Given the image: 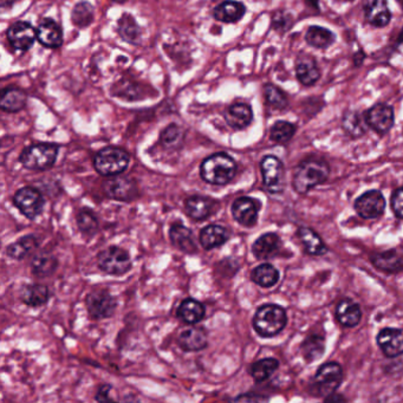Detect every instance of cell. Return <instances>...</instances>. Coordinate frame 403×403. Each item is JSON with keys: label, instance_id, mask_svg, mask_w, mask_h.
<instances>
[{"label": "cell", "instance_id": "cell-1", "mask_svg": "<svg viewBox=\"0 0 403 403\" xmlns=\"http://www.w3.org/2000/svg\"><path fill=\"white\" fill-rule=\"evenodd\" d=\"M329 165L320 157H309L302 161L294 174V188L299 194H308L312 188L329 178Z\"/></svg>", "mask_w": 403, "mask_h": 403}, {"label": "cell", "instance_id": "cell-2", "mask_svg": "<svg viewBox=\"0 0 403 403\" xmlns=\"http://www.w3.org/2000/svg\"><path fill=\"white\" fill-rule=\"evenodd\" d=\"M201 178L216 186H225L237 174V164L229 154L217 153L208 156L200 167Z\"/></svg>", "mask_w": 403, "mask_h": 403}, {"label": "cell", "instance_id": "cell-3", "mask_svg": "<svg viewBox=\"0 0 403 403\" xmlns=\"http://www.w3.org/2000/svg\"><path fill=\"white\" fill-rule=\"evenodd\" d=\"M286 323L285 310L277 304H265L253 317V328L261 337H273L282 333Z\"/></svg>", "mask_w": 403, "mask_h": 403}, {"label": "cell", "instance_id": "cell-4", "mask_svg": "<svg viewBox=\"0 0 403 403\" xmlns=\"http://www.w3.org/2000/svg\"><path fill=\"white\" fill-rule=\"evenodd\" d=\"M60 148L53 143H38L25 148L19 156V161L25 168L45 170L55 165Z\"/></svg>", "mask_w": 403, "mask_h": 403}, {"label": "cell", "instance_id": "cell-5", "mask_svg": "<svg viewBox=\"0 0 403 403\" xmlns=\"http://www.w3.org/2000/svg\"><path fill=\"white\" fill-rule=\"evenodd\" d=\"M129 165V155L121 148L107 147L97 153L94 167L103 177H116L123 173Z\"/></svg>", "mask_w": 403, "mask_h": 403}, {"label": "cell", "instance_id": "cell-6", "mask_svg": "<svg viewBox=\"0 0 403 403\" xmlns=\"http://www.w3.org/2000/svg\"><path fill=\"white\" fill-rule=\"evenodd\" d=\"M342 381V367L336 362H329L317 370L312 381V388L318 396H328L337 390Z\"/></svg>", "mask_w": 403, "mask_h": 403}, {"label": "cell", "instance_id": "cell-7", "mask_svg": "<svg viewBox=\"0 0 403 403\" xmlns=\"http://www.w3.org/2000/svg\"><path fill=\"white\" fill-rule=\"evenodd\" d=\"M97 264L103 272L112 276H121L131 269L129 253L117 246H110L101 252Z\"/></svg>", "mask_w": 403, "mask_h": 403}, {"label": "cell", "instance_id": "cell-8", "mask_svg": "<svg viewBox=\"0 0 403 403\" xmlns=\"http://www.w3.org/2000/svg\"><path fill=\"white\" fill-rule=\"evenodd\" d=\"M13 204L27 219H36L43 212L45 200L38 190L26 186L16 192L13 196Z\"/></svg>", "mask_w": 403, "mask_h": 403}, {"label": "cell", "instance_id": "cell-9", "mask_svg": "<svg viewBox=\"0 0 403 403\" xmlns=\"http://www.w3.org/2000/svg\"><path fill=\"white\" fill-rule=\"evenodd\" d=\"M264 186L272 194H279L284 190V166L273 155L265 156L260 164Z\"/></svg>", "mask_w": 403, "mask_h": 403}, {"label": "cell", "instance_id": "cell-10", "mask_svg": "<svg viewBox=\"0 0 403 403\" xmlns=\"http://www.w3.org/2000/svg\"><path fill=\"white\" fill-rule=\"evenodd\" d=\"M88 312L94 320H104L113 316L116 310V299L107 290H95L86 299Z\"/></svg>", "mask_w": 403, "mask_h": 403}, {"label": "cell", "instance_id": "cell-11", "mask_svg": "<svg viewBox=\"0 0 403 403\" xmlns=\"http://www.w3.org/2000/svg\"><path fill=\"white\" fill-rule=\"evenodd\" d=\"M364 120L378 134H386L394 126V110L388 104L377 103L369 109Z\"/></svg>", "mask_w": 403, "mask_h": 403}, {"label": "cell", "instance_id": "cell-12", "mask_svg": "<svg viewBox=\"0 0 403 403\" xmlns=\"http://www.w3.org/2000/svg\"><path fill=\"white\" fill-rule=\"evenodd\" d=\"M386 200L381 192L369 191L355 201L356 212L364 219H375L385 212Z\"/></svg>", "mask_w": 403, "mask_h": 403}, {"label": "cell", "instance_id": "cell-13", "mask_svg": "<svg viewBox=\"0 0 403 403\" xmlns=\"http://www.w3.org/2000/svg\"><path fill=\"white\" fill-rule=\"evenodd\" d=\"M8 38L13 49L21 50V51H27L35 44L37 39V31L29 23H14L10 26Z\"/></svg>", "mask_w": 403, "mask_h": 403}, {"label": "cell", "instance_id": "cell-14", "mask_svg": "<svg viewBox=\"0 0 403 403\" xmlns=\"http://www.w3.org/2000/svg\"><path fill=\"white\" fill-rule=\"evenodd\" d=\"M260 203L258 200L248 196H242L234 201L232 205V214L235 220L242 226L252 227L257 224Z\"/></svg>", "mask_w": 403, "mask_h": 403}, {"label": "cell", "instance_id": "cell-15", "mask_svg": "<svg viewBox=\"0 0 403 403\" xmlns=\"http://www.w3.org/2000/svg\"><path fill=\"white\" fill-rule=\"evenodd\" d=\"M104 193L118 201H131L138 196V186L133 180L125 177H115L104 182Z\"/></svg>", "mask_w": 403, "mask_h": 403}, {"label": "cell", "instance_id": "cell-16", "mask_svg": "<svg viewBox=\"0 0 403 403\" xmlns=\"http://www.w3.org/2000/svg\"><path fill=\"white\" fill-rule=\"evenodd\" d=\"M377 344L382 352L390 359L403 354V329L386 328L377 335Z\"/></svg>", "mask_w": 403, "mask_h": 403}, {"label": "cell", "instance_id": "cell-17", "mask_svg": "<svg viewBox=\"0 0 403 403\" xmlns=\"http://www.w3.org/2000/svg\"><path fill=\"white\" fill-rule=\"evenodd\" d=\"M365 19L376 27H385L391 19L387 0H363Z\"/></svg>", "mask_w": 403, "mask_h": 403}, {"label": "cell", "instance_id": "cell-18", "mask_svg": "<svg viewBox=\"0 0 403 403\" xmlns=\"http://www.w3.org/2000/svg\"><path fill=\"white\" fill-rule=\"evenodd\" d=\"M39 43L49 49H58L63 44V31L52 19H44L37 30Z\"/></svg>", "mask_w": 403, "mask_h": 403}, {"label": "cell", "instance_id": "cell-19", "mask_svg": "<svg viewBox=\"0 0 403 403\" xmlns=\"http://www.w3.org/2000/svg\"><path fill=\"white\" fill-rule=\"evenodd\" d=\"M169 238L174 246L180 251L188 255H194L198 251V245L195 243L192 231L182 224L172 225L169 230Z\"/></svg>", "mask_w": 403, "mask_h": 403}, {"label": "cell", "instance_id": "cell-20", "mask_svg": "<svg viewBox=\"0 0 403 403\" xmlns=\"http://www.w3.org/2000/svg\"><path fill=\"white\" fill-rule=\"evenodd\" d=\"M281 246L282 242L277 234L266 233L257 239L252 246V252L257 259L268 260L277 256Z\"/></svg>", "mask_w": 403, "mask_h": 403}, {"label": "cell", "instance_id": "cell-21", "mask_svg": "<svg viewBox=\"0 0 403 403\" xmlns=\"http://www.w3.org/2000/svg\"><path fill=\"white\" fill-rule=\"evenodd\" d=\"M296 75L303 86L311 87L321 77V71L311 56H300L296 62Z\"/></svg>", "mask_w": 403, "mask_h": 403}, {"label": "cell", "instance_id": "cell-22", "mask_svg": "<svg viewBox=\"0 0 403 403\" xmlns=\"http://www.w3.org/2000/svg\"><path fill=\"white\" fill-rule=\"evenodd\" d=\"M178 343L182 350L199 351L207 347V333L203 328H190L179 335Z\"/></svg>", "mask_w": 403, "mask_h": 403}, {"label": "cell", "instance_id": "cell-23", "mask_svg": "<svg viewBox=\"0 0 403 403\" xmlns=\"http://www.w3.org/2000/svg\"><path fill=\"white\" fill-rule=\"evenodd\" d=\"M225 120L227 125L233 129H245L251 125L253 113L250 105L245 103H235L231 105L226 112Z\"/></svg>", "mask_w": 403, "mask_h": 403}, {"label": "cell", "instance_id": "cell-24", "mask_svg": "<svg viewBox=\"0 0 403 403\" xmlns=\"http://www.w3.org/2000/svg\"><path fill=\"white\" fill-rule=\"evenodd\" d=\"M337 321L347 328H354L359 324L362 318V310L360 305L351 299H343L336 308Z\"/></svg>", "mask_w": 403, "mask_h": 403}, {"label": "cell", "instance_id": "cell-25", "mask_svg": "<svg viewBox=\"0 0 403 403\" xmlns=\"http://www.w3.org/2000/svg\"><path fill=\"white\" fill-rule=\"evenodd\" d=\"M246 8L243 3L234 1V0H227L218 5L217 8L213 11L214 18L222 23H237L245 16Z\"/></svg>", "mask_w": 403, "mask_h": 403}, {"label": "cell", "instance_id": "cell-26", "mask_svg": "<svg viewBox=\"0 0 403 403\" xmlns=\"http://www.w3.org/2000/svg\"><path fill=\"white\" fill-rule=\"evenodd\" d=\"M229 232L220 225H208L200 232V244L205 250H213L229 240Z\"/></svg>", "mask_w": 403, "mask_h": 403}, {"label": "cell", "instance_id": "cell-27", "mask_svg": "<svg viewBox=\"0 0 403 403\" xmlns=\"http://www.w3.org/2000/svg\"><path fill=\"white\" fill-rule=\"evenodd\" d=\"M49 289L42 284H30L25 285L21 291V299L23 303L30 308H39L48 303Z\"/></svg>", "mask_w": 403, "mask_h": 403}, {"label": "cell", "instance_id": "cell-28", "mask_svg": "<svg viewBox=\"0 0 403 403\" xmlns=\"http://www.w3.org/2000/svg\"><path fill=\"white\" fill-rule=\"evenodd\" d=\"M206 309L204 305L193 298L182 300L178 309V317L187 324H196L204 320Z\"/></svg>", "mask_w": 403, "mask_h": 403}, {"label": "cell", "instance_id": "cell-29", "mask_svg": "<svg viewBox=\"0 0 403 403\" xmlns=\"http://www.w3.org/2000/svg\"><path fill=\"white\" fill-rule=\"evenodd\" d=\"M186 212L194 220H204L212 212V200L201 196L193 195L185 201Z\"/></svg>", "mask_w": 403, "mask_h": 403}, {"label": "cell", "instance_id": "cell-30", "mask_svg": "<svg viewBox=\"0 0 403 403\" xmlns=\"http://www.w3.org/2000/svg\"><path fill=\"white\" fill-rule=\"evenodd\" d=\"M299 239L303 244L305 251L312 256H322L328 251L321 237L315 232V231L309 229V227H299L298 232Z\"/></svg>", "mask_w": 403, "mask_h": 403}, {"label": "cell", "instance_id": "cell-31", "mask_svg": "<svg viewBox=\"0 0 403 403\" xmlns=\"http://www.w3.org/2000/svg\"><path fill=\"white\" fill-rule=\"evenodd\" d=\"M372 260L377 269L386 272H399L403 269V256L394 250L377 253Z\"/></svg>", "mask_w": 403, "mask_h": 403}, {"label": "cell", "instance_id": "cell-32", "mask_svg": "<svg viewBox=\"0 0 403 403\" xmlns=\"http://www.w3.org/2000/svg\"><path fill=\"white\" fill-rule=\"evenodd\" d=\"M37 247H38V240L35 235H25L9 245L6 248V253L12 259L22 260L35 251Z\"/></svg>", "mask_w": 403, "mask_h": 403}, {"label": "cell", "instance_id": "cell-33", "mask_svg": "<svg viewBox=\"0 0 403 403\" xmlns=\"http://www.w3.org/2000/svg\"><path fill=\"white\" fill-rule=\"evenodd\" d=\"M57 265L58 261L55 257L48 252H40L32 259L31 270L36 277L47 278L56 271Z\"/></svg>", "mask_w": 403, "mask_h": 403}, {"label": "cell", "instance_id": "cell-34", "mask_svg": "<svg viewBox=\"0 0 403 403\" xmlns=\"http://www.w3.org/2000/svg\"><path fill=\"white\" fill-rule=\"evenodd\" d=\"M26 100V94L21 89H6L3 91L0 107L6 113H17L25 107Z\"/></svg>", "mask_w": 403, "mask_h": 403}, {"label": "cell", "instance_id": "cell-35", "mask_svg": "<svg viewBox=\"0 0 403 403\" xmlns=\"http://www.w3.org/2000/svg\"><path fill=\"white\" fill-rule=\"evenodd\" d=\"M117 32L121 36L123 40L130 44H136L141 37V27L138 25L134 17H131L128 13H125L117 24Z\"/></svg>", "mask_w": 403, "mask_h": 403}, {"label": "cell", "instance_id": "cell-36", "mask_svg": "<svg viewBox=\"0 0 403 403\" xmlns=\"http://www.w3.org/2000/svg\"><path fill=\"white\" fill-rule=\"evenodd\" d=\"M305 39H307L309 45H311L313 48L326 49L335 43L336 37L331 31L325 29V27L310 26L307 36H305Z\"/></svg>", "mask_w": 403, "mask_h": 403}, {"label": "cell", "instance_id": "cell-37", "mask_svg": "<svg viewBox=\"0 0 403 403\" xmlns=\"http://www.w3.org/2000/svg\"><path fill=\"white\" fill-rule=\"evenodd\" d=\"M251 278L257 285L268 289L277 284L279 281V271L273 265L261 264L252 271Z\"/></svg>", "mask_w": 403, "mask_h": 403}, {"label": "cell", "instance_id": "cell-38", "mask_svg": "<svg viewBox=\"0 0 403 403\" xmlns=\"http://www.w3.org/2000/svg\"><path fill=\"white\" fill-rule=\"evenodd\" d=\"M278 367H279V362L276 359H263L252 364L250 374L255 381L264 382L272 376Z\"/></svg>", "mask_w": 403, "mask_h": 403}, {"label": "cell", "instance_id": "cell-39", "mask_svg": "<svg viewBox=\"0 0 403 403\" xmlns=\"http://www.w3.org/2000/svg\"><path fill=\"white\" fill-rule=\"evenodd\" d=\"M342 126L344 131L351 138H361L362 135L365 134V125L360 114L356 112L344 114Z\"/></svg>", "mask_w": 403, "mask_h": 403}, {"label": "cell", "instance_id": "cell-40", "mask_svg": "<svg viewBox=\"0 0 403 403\" xmlns=\"http://www.w3.org/2000/svg\"><path fill=\"white\" fill-rule=\"evenodd\" d=\"M71 21L74 25L77 27H87L94 21V8L90 3L82 1L75 5L73 13H71Z\"/></svg>", "mask_w": 403, "mask_h": 403}, {"label": "cell", "instance_id": "cell-41", "mask_svg": "<svg viewBox=\"0 0 403 403\" xmlns=\"http://www.w3.org/2000/svg\"><path fill=\"white\" fill-rule=\"evenodd\" d=\"M76 220H77L78 229L86 235H94L100 227L95 214L87 208H83L78 212Z\"/></svg>", "mask_w": 403, "mask_h": 403}, {"label": "cell", "instance_id": "cell-42", "mask_svg": "<svg viewBox=\"0 0 403 403\" xmlns=\"http://www.w3.org/2000/svg\"><path fill=\"white\" fill-rule=\"evenodd\" d=\"M296 133V127L286 121H278L273 125L270 133V138L273 142L286 143L289 142Z\"/></svg>", "mask_w": 403, "mask_h": 403}, {"label": "cell", "instance_id": "cell-43", "mask_svg": "<svg viewBox=\"0 0 403 403\" xmlns=\"http://www.w3.org/2000/svg\"><path fill=\"white\" fill-rule=\"evenodd\" d=\"M324 351V339L320 336H310L305 339L303 344V352L305 360L311 362L321 357Z\"/></svg>", "mask_w": 403, "mask_h": 403}, {"label": "cell", "instance_id": "cell-44", "mask_svg": "<svg viewBox=\"0 0 403 403\" xmlns=\"http://www.w3.org/2000/svg\"><path fill=\"white\" fill-rule=\"evenodd\" d=\"M264 94L268 103L273 108L285 109L289 105V100L285 92L273 84H268L265 87Z\"/></svg>", "mask_w": 403, "mask_h": 403}, {"label": "cell", "instance_id": "cell-45", "mask_svg": "<svg viewBox=\"0 0 403 403\" xmlns=\"http://www.w3.org/2000/svg\"><path fill=\"white\" fill-rule=\"evenodd\" d=\"M182 138H183V135H182L181 129L175 125L167 127L160 135L161 143L166 148L179 147L181 143Z\"/></svg>", "mask_w": 403, "mask_h": 403}, {"label": "cell", "instance_id": "cell-46", "mask_svg": "<svg viewBox=\"0 0 403 403\" xmlns=\"http://www.w3.org/2000/svg\"><path fill=\"white\" fill-rule=\"evenodd\" d=\"M391 208L396 217L403 219V188H399L394 192L391 196Z\"/></svg>", "mask_w": 403, "mask_h": 403}, {"label": "cell", "instance_id": "cell-47", "mask_svg": "<svg viewBox=\"0 0 403 403\" xmlns=\"http://www.w3.org/2000/svg\"><path fill=\"white\" fill-rule=\"evenodd\" d=\"M291 26V17L289 14L285 13L278 12L274 17H273V27L276 30L286 31Z\"/></svg>", "mask_w": 403, "mask_h": 403}, {"label": "cell", "instance_id": "cell-48", "mask_svg": "<svg viewBox=\"0 0 403 403\" xmlns=\"http://www.w3.org/2000/svg\"><path fill=\"white\" fill-rule=\"evenodd\" d=\"M110 390H112V386H109V385H104V386L101 387L100 390L97 391V395H96V401H101V402L110 401V399H109V391Z\"/></svg>", "mask_w": 403, "mask_h": 403}, {"label": "cell", "instance_id": "cell-49", "mask_svg": "<svg viewBox=\"0 0 403 403\" xmlns=\"http://www.w3.org/2000/svg\"><path fill=\"white\" fill-rule=\"evenodd\" d=\"M364 56H365V55H363V52H359L356 56H354V63H355L356 65H361V63L363 61Z\"/></svg>", "mask_w": 403, "mask_h": 403}, {"label": "cell", "instance_id": "cell-50", "mask_svg": "<svg viewBox=\"0 0 403 403\" xmlns=\"http://www.w3.org/2000/svg\"><path fill=\"white\" fill-rule=\"evenodd\" d=\"M305 1H307L310 6H312L313 9L317 10V11L320 9V6H318V0H305Z\"/></svg>", "mask_w": 403, "mask_h": 403}, {"label": "cell", "instance_id": "cell-51", "mask_svg": "<svg viewBox=\"0 0 403 403\" xmlns=\"http://www.w3.org/2000/svg\"><path fill=\"white\" fill-rule=\"evenodd\" d=\"M12 1L13 0H1V6H3V8H6V6L11 4Z\"/></svg>", "mask_w": 403, "mask_h": 403}, {"label": "cell", "instance_id": "cell-52", "mask_svg": "<svg viewBox=\"0 0 403 403\" xmlns=\"http://www.w3.org/2000/svg\"><path fill=\"white\" fill-rule=\"evenodd\" d=\"M399 42L400 43H401V42H403V30L402 32H401V36H400L399 37Z\"/></svg>", "mask_w": 403, "mask_h": 403}, {"label": "cell", "instance_id": "cell-53", "mask_svg": "<svg viewBox=\"0 0 403 403\" xmlns=\"http://www.w3.org/2000/svg\"><path fill=\"white\" fill-rule=\"evenodd\" d=\"M113 1H116V3H125L126 0H113Z\"/></svg>", "mask_w": 403, "mask_h": 403}, {"label": "cell", "instance_id": "cell-54", "mask_svg": "<svg viewBox=\"0 0 403 403\" xmlns=\"http://www.w3.org/2000/svg\"><path fill=\"white\" fill-rule=\"evenodd\" d=\"M398 1H399V4L401 5V8L403 10V0H398Z\"/></svg>", "mask_w": 403, "mask_h": 403}, {"label": "cell", "instance_id": "cell-55", "mask_svg": "<svg viewBox=\"0 0 403 403\" xmlns=\"http://www.w3.org/2000/svg\"><path fill=\"white\" fill-rule=\"evenodd\" d=\"M343 1H351V0H343Z\"/></svg>", "mask_w": 403, "mask_h": 403}]
</instances>
